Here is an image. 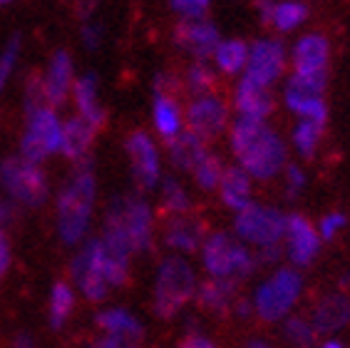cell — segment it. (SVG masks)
<instances>
[{
	"mask_svg": "<svg viewBox=\"0 0 350 348\" xmlns=\"http://www.w3.org/2000/svg\"><path fill=\"white\" fill-rule=\"evenodd\" d=\"M18 58H21V38L13 35V38L8 40V45L3 47V53H0V92L5 90L8 80L13 77Z\"/></svg>",
	"mask_w": 350,
	"mask_h": 348,
	"instance_id": "obj_37",
	"label": "cell"
},
{
	"mask_svg": "<svg viewBox=\"0 0 350 348\" xmlns=\"http://www.w3.org/2000/svg\"><path fill=\"white\" fill-rule=\"evenodd\" d=\"M243 348H271V343L263 341V338H254V341H249Z\"/></svg>",
	"mask_w": 350,
	"mask_h": 348,
	"instance_id": "obj_49",
	"label": "cell"
},
{
	"mask_svg": "<svg viewBox=\"0 0 350 348\" xmlns=\"http://www.w3.org/2000/svg\"><path fill=\"white\" fill-rule=\"evenodd\" d=\"M94 197H97V182L90 162L82 160L68 182L62 184L57 195V234L65 244H80L88 236L90 221H92Z\"/></svg>",
	"mask_w": 350,
	"mask_h": 348,
	"instance_id": "obj_3",
	"label": "cell"
},
{
	"mask_svg": "<svg viewBox=\"0 0 350 348\" xmlns=\"http://www.w3.org/2000/svg\"><path fill=\"white\" fill-rule=\"evenodd\" d=\"M162 184V204L172 216L187 214L191 209V199H189L187 189L174 179V177H167V179L159 182Z\"/></svg>",
	"mask_w": 350,
	"mask_h": 348,
	"instance_id": "obj_33",
	"label": "cell"
},
{
	"mask_svg": "<svg viewBox=\"0 0 350 348\" xmlns=\"http://www.w3.org/2000/svg\"><path fill=\"white\" fill-rule=\"evenodd\" d=\"M258 13H261V21L273 25L281 33H288V30H296L298 25H304L306 18H308V8L301 3V0H258L256 3Z\"/></svg>",
	"mask_w": 350,
	"mask_h": 348,
	"instance_id": "obj_19",
	"label": "cell"
},
{
	"mask_svg": "<svg viewBox=\"0 0 350 348\" xmlns=\"http://www.w3.org/2000/svg\"><path fill=\"white\" fill-rule=\"evenodd\" d=\"M72 97L75 105H77V114L82 120H88L94 129L105 122V112L100 108V100H97V77L92 73H88L85 77L72 85Z\"/></svg>",
	"mask_w": 350,
	"mask_h": 348,
	"instance_id": "obj_28",
	"label": "cell"
},
{
	"mask_svg": "<svg viewBox=\"0 0 350 348\" xmlns=\"http://www.w3.org/2000/svg\"><path fill=\"white\" fill-rule=\"evenodd\" d=\"M62 122L57 120L53 108L38 110L27 117L25 134L21 140V157L33 164H40L50 154L60 152Z\"/></svg>",
	"mask_w": 350,
	"mask_h": 348,
	"instance_id": "obj_9",
	"label": "cell"
},
{
	"mask_svg": "<svg viewBox=\"0 0 350 348\" xmlns=\"http://www.w3.org/2000/svg\"><path fill=\"white\" fill-rule=\"evenodd\" d=\"M306 187V174L298 164H286L283 169V192L288 199H296Z\"/></svg>",
	"mask_w": 350,
	"mask_h": 348,
	"instance_id": "obj_40",
	"label": "cell"
},
{
	"mask_svg": "<svg viewBox=\"0 0 350 348\" xmlns=\"http://www.w3.org/2000/svg\"><path fill=\"white\" fill-rule=\"evenodd\" d=\"M321 134H323V125H318V122H310V120H301L293 127V147L301 157H313L321 145Z\"/></svg>",
	"mask_w": 350,
	"mask_h": 348,
	"instance_id": "obj_32",
	"label": "cell"
},
{
	"mask_svg": "<svg viewBox=\"0 0 350 348\" xmlns=\"http://www.w3.org/2000/svg\"><path fill=\"white\" fill-rule=\"evenodd\" d=\"M169 145V162L174 164L176 169H184V172H194L196 164L206 157V145H204L202 137H196L194 132L182 129L174 140L167 142Z\"/></svg>",
	"mask_w": 350,
	"mask_h": 348,
	"instance_id": "obj_26",
	"label": "cell"
},
{
	"mask_svg": "<svg viewBox=\"0 0 350 348\" xmlns=\"http://www.w3.org/2000/svg\"><path fill=\"white\" fill-rule=\"evenodd\" d=\"M174 42L196 60H209L214 58L216 47L221 42L219 30L209 21H182L174 27Z\"/></svg>",
	"mask_w": 350,
	"mask_h": 348,
	"instance_id": "obj_15",
	"label": "cell"
},
{
	"mask_svg": "<svg viewBox=\"0 0 350 348\" xmlns=\"http://www.w3.org/2000/svg\"><path fill=\"white\" fill-rule=\"evenodd\" d=\"M304 291V279L296 269H278L256 288L254 294V314L263 321H281L296 306Z\"/></svg>",
	"mask_w": 350,
	"mask_h": 348,
	"instance_id": "obj_6",
	"label": "cell"
},
{
	"mask_svg": "<svg viewBox=\"0 0 350 348\" xmlns=\"http://www.w3.org/2000/svg\"><path fill=\"white\" fill-rule=\"evenodd\" d=\"M318 331L313 328V323L308 319H301V316H291L283 323V338L296 348H310L316 343Z\"/></svg>",
	"mask_w": 350,
	"mask_h": 348,
	"instance_id": "obj_34",
	"label": "cell"
},
{
	"mask_svg": "<svg viewBox=\"0 0 350 348\" xmlns=\"http://www.w3.org/2000/svg\"><path fill=\"white\" fill-rule=\"evenodd\" d=\"M343 227H345V214H340V212H330V214H325L323 219L318 221V236H321L323 241H330Z\"/></svg>",
	"mask_w": 350,
	"mask_h": 348,
	"instance_id": "obj_41",
	"label": "cell"
},
{
	"mask_svg": "<svg viewBox=\"0 0 350 348\" xmlns=\"http://www.w3.org/2000/svg\"><path fill=\"white\" fill-rule=\"evenodd\" d=\"M321 348H345L343 343H338V341H328V343H323Z\"/></svg>",
	"mask_w": 350,
	"mask_h": 348,
	"instance_id": "obj_50",
	"label": "cell"
},
{
	"mask_svg": "<svg viewBox=\"0 0 350 348\" xmlns=\"http://www.w3.org/2000/svg\"><path fill=\"white\" fill-rule=\"evenodd\" d=\"M13 348H38V343L33 341V336L30 334H18L13 341Z\"/></svg>",
	"mask_w": 350,
	"mask_h": 348,
	"instance_id": "obj_46",
	"label": "cell"
},
{
	"mask_svg": "<svg viewBox=\"0 0 350 348\" xmlns=\"http://www.w3.org/2000/svg\"><path fill=\"white\" fill-rule=\"evenodd\" d=\"M100 40H102V27H97V25L82 27V42H85L90 50H94V47L100 45Z\"/></svg>",
	"mask_w": 350,
	"mask_h": 348,
	"instance_id": "obj_43",
	"label": "cell"
},
{
	"mask_svg": "<svg viewBox=\"0 0 350 348\" xmlns=\"http://www.w3.org/2000/svg\"><path fill=\"white\" fill-rule=\"evenodd\" d=\"M221 201L234 212H241L251 204V177L239 164L224 169V177L219 182Z\"/></svg>",
	"mask_w": 350,
	"mask_h": 348,
	"instance_id": "obj_27",
	"label": "cell"
},
{
	"mask_svg": "<svg viewBox=\"0 0 350 348\" xmlns=\"http://www.w3.org/2000/svg\"><path fill=\"white\" fill-rule=\"evenodd\" d=\"M8 266H10V241L0 232V276L5 274Z\"/></svg>",
	"mask_w": 350,
	"mask_h": 348,
	"instance_id": "obj_44",
	"label": "cell"
},
{
	"mask_svg": "<svg viewBox=\"0 0 350 348\" xmlns=\"http://www.w3.org/2000/svg\"><path fill=\"white\" fill-rule=\"evenodd\" d=\"M0 187L25 207H40L50 192L45 172L23 157H8L0 162Z\"/></svg>",
	"mask_w": 350,
	"mask_h": 348,
	"instance_id": "obj_8",
	"label": "cell"
},
{
	"mask_svg": "<svg viewBox=\"0 0 350 348\" xmlns=\"http://www.w3.org/2000/svg\"><path fill=\"white\" fill-rule=\"evenodd\" d=\"M286 67V50L278 40L263 38L249 45V62L243 70V77L258 82L263 87H271L283 75Z\"/></svg>",
	"mask_w": 350,
	"mask_h": 348,
	"instance_id": "obj_13",
	"label": "cell"
},
{
	"mask_svg": "<svg viewBox=\"0 0 350 348\" xmlns=\"http://www.w3.org/2000/svg\"><path fill=\"white\" fill-rule=\"evenodd\" d=\"M313 328L318 334H336L350 323V299L345 294H328L313 308Z\"/></svg>",
	"mask_w": 350,
	"mask_h": 348,
	"instance_id": "obj_18",
	"label": "cell"
},
{
	"mask_svg": "<svg viewBox=\"0 0 350 348\" xmlns=\"http://www.w3.org/2000/svg\"><path fill=\"white\" fill-rule=\"evenodd\" d=\"M90 348H122V343L117 338H112V336H102V338L90 343Z\"/></svg>",
	"mask_w": 350,
	"mask_h": 348,
	"instance_id": "obj_45",
	"label": "cell"
},
{
	"mask_svg": "<svg viewBox=\"0 0 350 348\" xmlns=\"http://www.w3.org/2000/svg\"><path fill=\"white\" fill-rule=\"evenodd\" d=\"M127 157L137 187L149 192L162 182V160L154 140L147 132H132L127 140Z\"/></svg>",
	"mask_w": 350,
	"mask_h": 348,
	"instance_id": "obj_10",
	"label": "cell"
},
{
	"mask_svg": "<svg viewBox=\"0 0 350 348\" xmlns=\"http://www.w3.org/2000/svg\"><path fill=\"white\" fill-rule=\"evenodd\" d=\"M45 108H50L47 95H45V82H42L40 75H33L25 85V110H27V114H33Z\"/></svg>",
	"mask_w": 350,
	"mask_h": 348,
	"instance_id": "obj_38",
	"label": "cell"
},
{
	"mask_svg": "<svg viewBox=\"0 0 350 348\" xmlns=\"http://www.w3.org/2000/svg\"><path fill=\"white\" fill-rule=\"evenodd\" d=\"M94 140V127L88 120H82L80 114L72 120L62 122V134H60V154L68 160L82 162L85 154L90 152Z\"/></svg>",
	"mask_w": 350,
	"mask_h": 348,
	"instance_id": "obj_23",
	"label": "cell"
},
{
	"mask_svg": "<svg viewBox=\"0 0 350 348\" xmlns=\"http://www.w3.org/2000/svg\"><path fill=\"white\" fill-rule=\"evenodd\" d=\"M231 152L251 179H273L286 169V145L281 134L261 120H239L231 125Z\"/></svg>",
	"mask_w": 350,
	"mask_h": 348,
	"instance_id": "obj_1",
	"label": "cell"
},
{
	"mask_svg": "<svg viewBox=\"0 0 350 348\" xmlns=\"http://www.w3.org/2000/svg\"><path fill=\"white\" fill-rule=\"evenodd\" d=\"M330 45L323 35L308 33L293 45L291 50V62L296 75H325L328 70Z\"/></svg>",
	"mask_w": 350,
	"mask_h": 348,
	"instance_id": "obj_16",
	"label": "cell"
},
{
	"mask_svg": "<svg viewBox=\"0 0 350 348\" xmlns=\"http://www.w3.org/2000/svg\"><path fill=\"white\" fill-rule=\"evenodd\" d=\"M72 58H70L65 50H57V53L50 58V65H47L45 75H42V82H45V95L50 108L53 105H60L68 92L72 90Z\"/></svg>",
	"mask_w": 350,
	"mask_h": 348,
	"instance_id": "obj_20",
	"label": "cell"
},
{
	"mask_svg": "<svg viewBox=\"0 0 350 348\" xmlns=\"http://www.w3.org/2000/svg\"><path fill=\"white\" fill-rule=\"evenodd\" d=\"M75 311V291L70 284L57 282L50 291V326L62 328Z\"/></svg>",
	"mask_w": 350,
	"mask_h": 348,
	"instance_id": "obj_31",
	"label": "cell"
},
{
	"mask_svg": "<svg viewBox=\"0 0 350 348\" xmlns=\"http://www.w3.org/2000/svg\"><path fill=\"white\" fill-rule=\"evenodd\" d=\"M94 323L120 343H139L144 334L137 316L129 314L127 308H105L94 316Z\"/></svg>",
	"mask_w": 350,
	"mask_h": 348,
	"instance_id": "obj_22",
	"label": "cell"
},
{
	"mask_svg": "<svg viewBox=\"0 0 350 348\" xmlns=\"http://www.w3.org/2000/svg\"><path fill=\"white\" fill-rule=\"evenodd\" d=\"M187 87L194 97H204V95H214V82L216 73L206 65V60H196L194 65L187 70Z\"/></svg>",
	"mask_w": 350,
	"mask_h": 348,
	"instance_id": "obj_35",
	"label": "cell"
},
{
	"mask_svg": "<svg viewBox=\"0 0 350 348\" xmlns=\"http://www.w3.org/2000/svg\"><path fill=\"white\" fill-rule=\"evenodd\" d=\"M286 221H288V216L278 212L276 207H266V204H254L251 201L246 209L236 212V239H241L243 244H251L256 249L278 247L283 236H286Z\"/></svg>",
	"mask_w": 350,
	"mask_h": 348,
	"instance_id": "obj_7",
	"label": "cell"
},
{
	"mask_svg": "<svg viewBox=\"0 0 350 348\" xmlns=\"http://www.w3.org/2000/svg\"><path fill=\"white\" fill-rule=\"evenodd\" d=\"M204 227L202 221L191 219L187 214L172 216L164 229V241H167L169 249L174 251H182V254H194L196 249H202L204 244Z\"/></svg>",
	"mask_w": 350,
	"mask_h": 348,
	"instance_id": "obj_21",
	"label": "cell"
},
{
	"mask_svg": "<svg viewBox=\"0 0 350 348\" xmlns=\"http://www.w3.org/2000/svg\"><path fill=\"white\" fill-rule=\"evenodd\" d=\"M229 125V108L219 95L194 97L187 108V129L202 137L204 142L214 140Z\"/></svg>",
	"mask_w": 350,
	"mask_h": 348,
	"instance_id": "obj_12",
	"label": "cell"
},
{
	"mask_svg": "<svg viewBox=\"0 0 350 348\" xmlns=\"http://www.w3.org/2000/svg\"><path fill=\"white\" fill-rule=\"evenodd\" d=\"M196 296V274L182 256H167L157 269L154 314L159 319H174Z\"/></svg>",
	"mask_w": 350,
	"mask_h": 348,
	"instance_id": "obj_4",
	"label": "cell"
},
{
	"mask_svg": "<svg viewBox=\"0 0 350 348\" xmlns=\"http://www.w3.org/2000/svg\"><path fill=\"white\" fill-rule=\"evenodd\" d=\"M234 108L243 120L266 122V117L273 112V95H271V87H263V85H258V82L249 80V77H241L234 92Z\"/></svg>",
	"mask_w": 350,
	"mask_h": 348,
	"instance_id": "obj_17",
	"label": "cell"
},
{
	"mask_svg": "<svg viewBox=\"0 0 350 348\" xmlns=\"http://www.w3.org/2000/svg\"><path fill=\"white\" fill-rule=\"evenodd\" d=\"M10 219H13V207H10L8 201L0 199V227H3L5 221H10Z\"/></svg>",
	"mask_w": 350,
	"mask_h": 348,
	"instance_id": "obj_47",
	"label": "cell"
},
{
	"mask_svg": "<svg viewBox=\"0 0 350 348\" xmlns=\"http://www.w3.org/2000/svg\"><path fill=\"white\" fill-rule=\"evenodd\" d=\"M202 264L211 279H231V282H241L258 269V259L246 249V244L224 232H216L204 239Z\"/></svg>",
	"mask_w": 350,
	"mask_h": 348,
	"instance_id": "obj_5",
	"label": "cell"
},
{
	"mask_svg": "<svg viewBox=\"0 0 350 348\" xmlns=\"http://www.w3.org/2000/svg\"><path fill=\"white\" fill-rule=\"evenodd\" d=\"M72 279L88 301H102L109 291V284L100 266V241L90 239L82 244L72 259Z\"/></svg>",
	"mask_w": 350,
	"mask_h": 348,
	"instance_id": "obj_11",
	"label": "cell"
},
{
	"mask_svg": "<svg viewBox=\"0 0 350 348\" xmlns=\"http://www.w3.org/2000/svg\"><path fill=\"white\" fill-rule=\"evenodd\" d=\"M5 3H10V0H0V5H5Z\"/></svg>",
	"mask_w": 350,
	"mask_h": 348,
	"instance_id": "obj_51",
	"label": "cell"
},
{
	"mask_svg": "<svg viewBox=\"0 0 350 348\" xmlns=\"http://www.w3.org/2000/svg\"><path fill=\"white\" fill-rule=\"evenodd\" d=\"M286 254L296 266H308L321 251V236L306 216L291 214L286 221Z\"/></svg>",
	"mask_w": 350,
	"mask_h": 348,
	"instance_id": "obj_14",
	"label": "cell"
},
{
	"mask_svg": "<svg viewBox=\"0 0 350 348\" xmlns=\"http://www.w3.org/2000/svg\"><path fill=\"white\" fill-rule=\"evenodd\" d=\"M196 301L204 311L211 314H226L236 303V282L231 279H206L196 286Z\"/></svg>",
	"mask_w": 350,
	"mask_h": 348,
	"instance_id": "obj_25",
	"label": "cell"
},
{
	"mask_svg": "<svg viewBox=\"0 0 350 348\" xmlns=\"http://www.w3.org/2000/svg\"><path fill=\"white\" fill-rule=\"evenodd\" d=\"M169 3L182 21H202L211 5V0H169Z\"/></svg>",
	"mask_w": 350,
	"mask_h": 348,
	"instance_id": "obj_39",
	"label": "cell"
},
{
	"mask_svg": "<svg viewBox=\"0 0 350 348\" xmlns=\"http://www.w3.org/2000/svg\"><path fill=\"white\" fill-rule=\"evenodd\" d=\"M224 169L226 167L221 164L219 154L206 152V157L196 164V169L191 174H194V179H196L199 187L206 189V192H211V189H219V182H221V177H224Z\"/></svg>",
	"mask_w": 350,
	"mask_h": 348,
	"instance_id": "obj_36",
	"label": "cell"
},
{
	"mask_svg": "<svg viewBox=\"0 0 350 348\" xmlns=\"http://www.w3.org/2000/svg\"><path fill=\"white\" fill-rule=\"evenodd\" d=\"M325 77L328 75H296L286 82V90H283V100H286V108L291 112H296L298 108H304L308 102L323 100V90H325Z\"/></svg>",
	"mask_w": 350,
	"mask_h": 348,
	"instance_id": "obj_24",
	"label": "cell"
},
{
	"mask_svg": "<svg viewBox=\"0 0 350 348\" xmlns=\"http://www.w3.org/2000/svg\"><path fill=\"white\" fill-rule=\"evenodd\" d=\"M152 114H154V129L167 142H172L176 134L182 132V108H179L174 95H157Z\"/></svg>",
	"mask_w": 350,
	"mask_h": 348,
	"instance_id": "obj_29",
	"label": "cell"
},
{
	"mask_svg": "<svg viewBox=\"0 0 350 348\" xmlns=\"http://www.w3.org/2000/svg\"><path fill=\"white\" fill-rule=\"evenodd\" d=\"M77 3H80V13L85 15V18H88V15L92 13V10H94V5H97V3H100V0H77Z\"/></svg>",
	"mask_w": 350,
	"mask_h": 348,
	"instance_id": "obj_48",
	"label": "cell"
},
{
	"mask_svg": "<svg viewBox=\"0 0 350 348\" xmlns=\"http://www.w3.org/2000/svg\"><path fill=\"white\" fill-rule=\"evenodd\" d=\"M179 348H216V343L211 338H206V336L191 331V334L184 336L182 341H179Z\"/></svg>",
	"mask_w": 350,
	"mask_h": 348,
	"instance_id": "obj_42",
	"label": "cell"
},
{
	"mask_svg": "<svg viewBox=\"0 0 350 348\" xmlns=\"http://www.w3.org/2000/svg\"><path fill=\"white\" fill-rule=\"evenodd\" d=\"M211 60L224 75H239L246 70L249 62V45L243 40H221Z\"/></svg>",
	"mask_w": 350,
	"mask_h": 348,
	"instance_id": "obj_30",
	"label": "cell"
},
{
	"mask_svg": "<svg viewBox=\"0 0 350 348\" xmlns=\"http://www.w3.org/2000/svg\"><path fill=\"white\" fill-rule=\"evenodd\" d=\"M152 236H154V216L144 197H117L107 207L105 229L100 236L105 244L122 249L132 256L135 251H147L152 247Z\"/></svg>",
	"mask_w": 350,
	"mask_h": 348,
	"instance_id": "obj_2",
	"label": "cell"
}]
</instances>
